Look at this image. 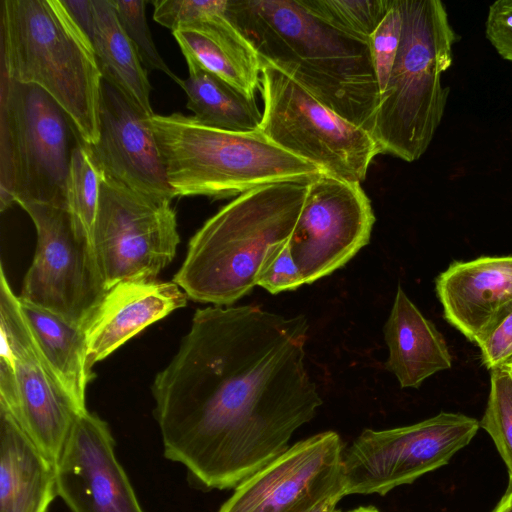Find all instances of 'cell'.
Returning <instances> with one entry per match:
<instances>
[{
	"instance_id": "cell-2",
	"label": "cell",
	"mask_w": 512,
	"mask_h": 512,
	"mask_svg": "<svg viewBox=\"0 0 512 512\" xmlns=\"http://www.w3.org/2000/svg\"><path fill=\"white\" fill-rule=\"evenodd\" d=\"M227 14L261 60L371 134L380 92L368 42L329 26L299 0H228Z\"/></svg>"
},
{
	"instance_id": "cell-25",
	"label": "cell",
	"mask_w": 512,
	"mask_h": 512,
	"mask_svg": "<svg viewBox=\"0 0 512 512\" xmlns=\"http://www.w3.org/2000/svg\"><path fill=\"white\" fill-rule=\"evenodd\" d=\"M103 174L86 146L75 145L66 184L67 208L79 230L92 240ZM93 244V243H92Z\"/></svg>"
},
{
	"instance_id": "cell-31",
	"label": "cell",
	"mask_w": 512,
	"mask_h": 512,
	"mask_svg": "<svg viewBox=\"0 0 512 512\" xmlns=\"http://www.w3.org/2000/svg\"><path fill=\"white\" fill-rule=\"evenodd\" d=\"M304 284L287 242L267 261L259 275L257 286L271 294H278L295 290Z\"/></svg>"
},
{
	"instance_id": "cell-12",
	"label": "cell",
	"mask_w": 512,
	"mask_h": 512,
	"mask_svg": "<svg viewBox=\"0 0 512 512\" xmlns=\"http://www.w3.org/2000/svg\"><path fill=\"white\" fill-rule=\"evenodd\" d=\"M179 241L170 201L151 199L103 176L92 243L108 290L122 281L156 279Z\"/></svg>"
},
{
	"instance_id": "cell-5",
	"label": "cell",
	"mask_w": 512,
	"mask_h": 512,
	"mask_svg": "<svg viewBox=\"0 0 512 512\" xmlns=\"http://www.w3.org/2000/svg\"><path fill=\"white\" fill-rule=\"evenodd\" d=\"M402 34L371 135L380 153L406 162L422 157L444 116L450 88L442 76L458 35L440 0H398Z\"/></svg>"
},
{
	"instance_id": "cell-36",
	"label": "cell",
	"mask_w": 512,
	"mask_h": 512,
	"mask_svg": "<svg viewBox=\"0 0 512 512\" xmlns=\"http://www.w3.org/2000/svg\"><path fill=\"white\" fill-rule=\"evenodd\" d=\"M508 367V369L510 370V372L512 373V361L509 362L507 365H505Z\"/></svg>"
},
{
	"instance_id": "cell-20",
	"label": "cell",
	"mask_w": 512,
	"mask_h": 512,
	"mask_svg": "<svg viewBox=\"0 0 512 512\" xmlns=\"http://www.w3.org/2000/svg\"><path fill=\"white\" fill-rule=\"evenodd\" d=\"M64 6L88 36L107 81L144 117L154 115L151 84L138 53L110 0H65Z\"/></svg>"
},
{
	"instance_id": "cell-17",
	"label": "cell",
	"mask_w": 512,
	"mask_h": 512,
	"mask_svg": "<svg viewBox=\"0 0 512 512\" xmlns=\"http://www.w3.org/2000/svg\"><path fill=\"white\" fill-rule=\"evenodd\" d=\"M228 0H174L168 8L172 31L186 62H194L255 99L261 58L230 20Z\"/></svg>"
},
{
	"instance_id": "cell-30",
	"label": "cell",
	"mask_w": 512,
	"mask_h": 512,
	"mask_svg": "<svg viewBox=\"0 0 512 512\" xmlns=\"http://www.w3.org/2000/svg\"><path fill=\"white\" fill-rule=\"evenodd\" d=\"M482 365L492 371L512 361V300L506 303L477 337Z\"/></svg>"
},
{
	"instance_id": "cell-4",
	"label": "cell",
	"mask_w": 512,
	"mask_h": 512,
	"mask_svg": "<svg viewBox=\"0 0 512 512\" xmlns=\"http://www.w3.org/2000/svg\"><path fill=\"white\" fill-rule=\"evenodd\" d=\"M0 30L1 74L47 92L80 140L94 145L103 76L88 36L63 2L2 0Z\"/></svg>"
},
{
	"instance_id": "cell-21",
	"label": "cell",
	"mask_w": 512,
	"mask_h": 512,
	"mask_svg": "<svg viewBox=\"0 0 512 512\" xmlns=\"http://www.w3.org/2000/svg\"><path fill=\"white\" fill-rule=\"evenodd\" d=\"M384 338L389 351L386 368L402 388H418L430 376L452 366L443 335L400 285L384 326Z\"/></svg>"
},
{
	"instance_id": "cell-6",
	"label": "cell",
	"mask_w": 512,
	"mask_h": 512,
	"mask_svg": "<svg viewBox=\"0 0 512 512\" xmlns=\"http://www.w3.org/2000/svg\"><path fill=\"white\" fill-rule=\"evenodd\" d=\"M175 197L238 196L277 182H309L321 171L271 142L260 130L205 126L181 113L147 118Z\"/></svg>"
},
{
	"instance_id": "cell-29",
	"label": "cell",
	"mask_w": 512,
	"mask_h": 512,
	"mask_svg": "<svg viewBox=\"0 0 512 512\" xmlns=\"http://www.w3.org/2000/svg\"><path fill=\"white\" fill-rule=\"evenodd\" d=\"M402 34L398 0L391 5L369 38V47L380 95L385 91L396 60Z\"/></svg>"
},
{
	"instance_id": "cell-34",
	"label": "cell",
	"mask_w": 512,
	"mask_h": 512,
	"mask_svg": "<svg viewBox=\"0 0 512 512\" xmlns=\"http://www.w3.org/2000/svg\"><path fill=\"white\" fill-rule=\"evenodd\" d=\"M340 500V498H333L315 509L313 512H337L338 510L336 505Z\"/></svg>"
},
{
	"instance_id": "cell-13",
	"label": "cell",
	"mask_w": 512,
	"mask_h": 512,
	"mask_svg": "<svg viewBox=\"0 0 512 512\" xmlns=\"http://www.w3.org/2000/svg\"><path fill=\"white\" fill-rule=\"evenodd\" d=\"M375 215L360 183L320 173L288 241L305 284L330 275L369 243Z\"/></svg>"
},
{
	"instance_id": "cell-23",
	"label": "cell",
	"mask_w": 512,
	"mask_h": 512,
	"mask_svg": "<svg viewBox=\"0 0 512 512\" xmlns=\"http://www.w3.org/2000/svg\"><path fill=\"white\" fill-rule=\"evenodd\" d=\"M20 303L44 360L74 402L86 410L92 372L85 329L21 299Z\"/></svg>"
},
{
	"instance_id": "cell-10",
	"label": "cell",
	"mask_w": 512,
	"mask_h": 512,
	"mask_svg": "<svg viewBox=\"0 0 512 512\" xmlns=\"http://www.w3.org/2000/svg\"><path fill=\"white\" fill-rule=\"evenodd\" d=\"M479 421L460 413L441 412L421 422L385 430L364 429L344 448L341 484L344 497L386 495L446 464L466 447Z\"/></svg>"
},
{
	"instance_id": "cell-11",
	"label": "cell",
	"mask_w": 512,
	"mask_h": 512,
	"mask_svg": "<svg viewBox=\"0 0 512 512\" xmlns=\"http://www.w3.org/2000/svg\"><path fill=\"white\" fill-rule=\"evenodd\" d=\"M21 207L35 226L37 246L19 298L85 329L108 291L92 240L68 209Z\"/></svg>"
},
{
	"instance_id": "cell-32",
	"label": "cell",
	"mask_w": 512,
	"mask_h": 512,
	"mask_svg": "<svg viewBox=\"0 0 512 512\" xmlns=\"http://www.w3.org/2000/svg\"><path fill=\"white\" fill-rule=\"evenodd\" d=\"M485 36L502 59L512 62V0H497L490 4Z\"/></svg>"
},
{
	"instance_id": "cell-9",
	"label": "cell",
	"mask_w": 512,
	"mask_h": 512,
	"mask_svg": "<svg viewBox=\"0 0 512 512\" xmlns=\"http://www.w3.org/2000/svg\"><path fill=\"white\" fill-rule=\"evenodd\" d=\"M0 332V406L55 465L76 418L85 410L74 402L44 360L3 265Z\"/></svg>"
},
{
	"instance_id": "cell-28",
	"label": "cell",
	"mask_w": 512,
	"mask_h": 512,
	"mask_svg": "<svg viewBox=\"0 0 512 512\" xmlns=\"http://www.w3.org/2000/svg\"><path fill=\"white\" fill-rule=\"evenodd\" d=\"M118 20L133 43L143 65L159 70L178 84L177 77L165 63L153 41L145 15V0H110Z\"/></svg>"
},
{
	"instance_id": "cell-27",
	"label": "cell",
	"mask_w": 512,
	"mask_h": 512,
	"mask_svg": "<svg viewBox=\"0 0 512 512\" xmlns=\"http://www.w3.org/2000/svg\"><path fill=\"white\" fill-rule=\"evenodd\" d=\"M490 372V392L479 424L492 438L512 484V373L507 366Z\"/></svg>"
},
{
	"instance_id": "cell-1",
	"label": "cell",
	"mask_w": 512,
	"mask_h": 512,
	"mask_svg": "<svg viewBox=\"0 0 512 512\" xmlns=\"http://www.w3.org/2000/svg\"><path fill=\"white\" fill-rule=\"evenodd\" d=\"M308 329L304 315L257 305L196 310L152 384L166 458L224 490L285 452L322 405L305 367Z\"/></svg>"
},
{
	"instance_id": "cell-22",
	"label": "cell",
	"mask_w": 512,
	"mask_h": 512,
	"mask_svg": "<svg viewBox=\"0 0 512 512\" xmlns=\"http://www.w3.org/2000/svg\"><path fill=\"white\" fill-rule=\"evenodd\" d=\"M56 495L55 465L0 406V512H47Z\"/></svg>"
},
{
	"instance_id": "cell-15",
	"label": "cell",
	"mask_w": 512,
	"mask_h": 512,
	"mask_svg": "<svg viewBox=\"0 0 512 512\" xmlns=\"http://www.w3.org/2000/svg\"><path fill=\"white\" fill-rule=\"evenodd\" d=\"M55 473L57 495L72 512H144L116 458L109 426L88 410L76 418Z\"/></svg>"
},
{
	"instance_id": "cell-33",
	"label": "cell",
	"mask_w": 512,
	"mask_h": 512,
	"mask_svg": "<svg viewBox=\"0 0 512 512\" xmlns=\"http://www.w3.org/2000/svg\"><path fill=\"white\" fill-rule=\"evenodd\" d=\"M493 512H512V484L509 483L505 494L502 496Z\"/></svg>"
},
{
	"instance_id": "cell-8",
	"label": "cell",
	"mask_w": 512,
	"mask_h": 512,
	"mask_svg": "<svg viewBox=\"0 0 512 512\" xmlns=\"http://www.w3.org/2000/svg\"><path fill=\"white\" fill-rule=\"evenodd\" d=\"M259 130L321 173L361 183L380 149L369 131L347 121L282 71L261 60Z\"/></svg>"
},
{
	"instance_id": "cell-24",
	"label": "cell",
	"mask_w": 512,
	"mask_h": 512,
	"mask_svg": "<svg viewBox=\"0 0 512 512\" xmlns=\"http://www.w3.org/2000/svg\"><path fill=\"white\" fill-rule=\"evenodd\" d=\"M179 85L187 95V108L201 124L233 132L259 130L262 122L256 100L194 62Z\"/></svg>"
},
{
	"instance_id": "cell-3",
	"label": "cell",
	"mask_w": 512,
	"mask_h": 512,
	"mask_svg": "<svg viewBox=\"0 0 512 512\" xmlns=\"http://www.w3.org/2000/svg\"><path fill=\"white\" fill-rule=\"evenodd\" d=\"M307 183H271L238 195L190 239L172 281L188 298L216 306L248 294L267 261L289 241Z\"/></svg>"
},
{
	"instance_id": "cell-26",
	"label": "cell",
	"mask_w": 512,
	"mask_h": 512,
	"mask_svg": "<svg viewBox=\"0 0 512 512\" xmlns=\"http://www.w3.org/2000/svg\"><path fill=\"white\" fill-rule=\"evenodd\" d=\"M311 14L347 35L369 43L391 0H299Z\"/></svg>"
},
{
	"instance_id": "cell-16",
	"label": "cell",
	"mask_w": 512,
	"mask_h": 512,
	"mask_svg": "<svg viewBox=\"0 0 512 512\" xmlns=\"http://www.w3.org/2000/svg\"><path fill=\"white\" fill-rule=\"evenodd\" d=\"M99 139L86 145L107 177L157 201H172L165 164L147 118L111 84L103 80L99 111Z\"/></svg>"
},
{
	"instance_id": "cell-18",
	"label": "cell",
	"mask_w": 512,
	"mask_h": 512,
	"mask_svg": "<svg viewBox=\"0 0 512 512\" xmlns=\"http://www.w3.org/2000/svg\"><path fill=\"white\" fill-rule=\"evenodd\" d=\"M187 303V295L174 282L122 281L105 294L85 327L88 363L107 358L147 326Z\"/></svg>"
},
{
	"instance_id": "cell-35",
	"label": "cell",
	"mask_w": 512,
	"mask_h": 512,
	"mask_svg": "<svg viewBox=\"0 0 512 512\" xmlns=\"http://www.w3.org/2000/svg\"><path fill=\"white\" fill-rule=\"evenodd\" d=\"M337 512H341V511L338 510ZM346 512H380V511L374 506H361V507H358V508H355V509H352V510H349Z\"/></svg>"
},
{
	"instance_id": "cell-7",
	"label": "cell",
	"mask_w": 512,
	"mask_h": 512,
	"mask_svg": "<svg viewBox=\"0 0 512 512\" xmlns=\"http://www.w3.org/2000/svg\"><path fill=\"white\" fill-rule=\"evenodd\" d=\"M71 120L43 89L0 77V209L13 203L67 208Z\"/></svg>"
},
{
	"instance_id": "cell-19",
	"label": "cell",
	"mask_w": 512,
	"mask_h": 512,
	"mask_svg": "<svg viewBox=\"0 0 512 512\" xmlns=\"http://www.w3.org/2000/svg\"><path fill=\"white\" fill-rule=\"evenodd\" d=\"M445 320L466 339L477 337L512 300V255L454 261L435 280Z\"/></svg>"
},
{
	"instance_id": "cell-14",
	"label": "cell",
	"mask_w": 512,
	"mask_h": 512,
	"mask_svg": "<svg viewBox=\"0 0 512 512\" xmlns=\"http://www.w3.org/2000/svg\"><path fill=\"white\" fill-rule=\"evenodd\" d=\"M343 451L334 431L298 441L240 483L218 512H313L342 499Z\"/></svg>"
}]
</instances>
